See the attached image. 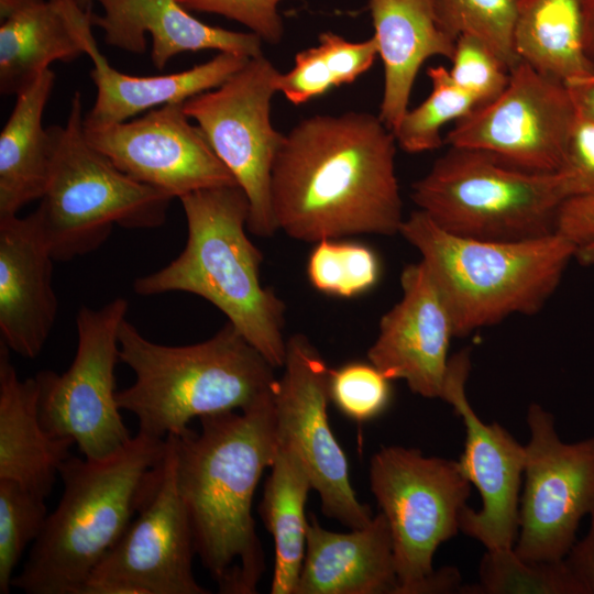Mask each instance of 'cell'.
<instances>
[{
    "mask_svg": "<svg viewBox=\"0 0 594 594\" xmlns=\"http://www.w3.org/2000/svg\"><path fill=\"white\" fill-rule=\"evenodd\" d=\"M79 7L85 10L91 9V4L95 0H74Z\"/></svg>",
    "mask_w": 594,
    "mask_h": 594,
    "instance_id": "ee69618b",
    "label": "cell"
},
{
    "mask_svg": "<svg viewBox=\"0 0 594 594\" xmlns=\"http://www.w3.org/2000/svg\"><path fill=\"white\" fill-rule=\"evenodd\" d=\"M183 105L161 106L114 124L84 127L85 136L122 173L173 198L238 185Z\"/></svg>",
    "mask_w": 594,
    "mask_h": 594,
    "instance_id": "2e32d148",
    "label": "cell"
},
{
    "mask_svg": "<svg viewBox=\"0 0 594 594\" xmlns=\"http://www.w3.org/2000/svg\"><path fill=\"white\" fill-rule=\"evenodd\" d=\"M55 73L44 70L16 101L0 134V217L14 216L45 191L54 143L43 113Z\"/></svg>",
    "mask_w": 594,
    "mask_h": 594,
    "instance_id": "484cf974",
    "label": "cell"
},
{
    "mask_svg": "<svg viewBox=\"0 0 594 594\" xmlns=\"http://www.w3.org/2000/svg\"><path fill=\"white\" fill-rule=\"evenodd\" d=\"M559 173L569 198L594 197V122L579 111Z\"/></svg>",
    "mask_w": 594,
    "mask_h": 594,
    "instance_id": "74e56055",
    "label": "cell"
},
{
    "mask_svg": "<svg viewBox=\"0 0 594 594\" xmlns=\"http://www.w3.org/2000/svg\"><path fill=\"white\" fill-rule=\"evenodd\" d=\"M591 525L582 540L575 541L564 558L568 566L582 585L584 594H594V510Z\"/></svg>",
    "mask_w": 594,
    "mask_h": 594,
    "instance_id": "f35d334b",
    "label": "cell"
},
{
    "mask_svg": "<svg viewBox=\"0 0 594 594\" xmlns=\"http://www.w3.org/2000/svg\"><path fill=\"white\" fill-rule=\"evenodd\" d=\"M396 144L393 132L372 113L300 120L284 134L272 169L278 230L311 243L399 233L405 218Z\"/></svg>",
    "mask_w": 594,
    "mask_h": 594,
    "instance_id": "6da1fadb",
    "label": "cell"
},
{
    "mask_svg": "<svg viewBox=\"0 0 594 594\" xmlns=\"http://www.w3.org/2000/svg\"><path fill=\"white\" fill-rule=\"evenodd\" d=\"M480 582L462 586L471 594H584L564 559L527 561L514 548L486 550L480 570Z\"/></svg>",
    "mask_w": 594,
    "mask_h": 594,
    "instance_id": "f546056e",
    "label": "cell"
},
{
    "mask_svg": "<svg viewBox=\"0 0 594 594\" xmlns=\"http://www.w3.org/2000/svg\"><path fill=\"white\" fill-rule=\"evenodd\" d=\"M270 469L258 514L274 539L271 594H294L306 552L305 506L312 482L305 462L288 446H278Z\"/></svg>",
    "mask_w": 594,
    "mask_h": 594,
    "instance_id": "83f0119b",
    "label": "cell"
},
{
    "mask_svg": "<svg viewBox=\"0 0 594 594\" xmlns=\"http://www.w3.org/2000/svg\"><path fill=\"white\" fill-rule=\"evenodd\" d=\"M367 6L384 68L378 117L394 132L422 64L433 56L451 61L455 42L440 30L433 0H367Z\"/></svg>",
    "mask_w": 594,
    "mask_h": 594,
    "instance_id": "603a6c76",
    "label": "cell"
},
{
    "mask_svg": "<svg viewBox=\"0 0 594 594\" xmlns=\"http://www.w3.org/2000/svg\"><path fill=\"white\" fill-rule=\"evenodd\" d=\"M586 0H520L514 48L520 62L569 82L594 75L585 54Z\"/></svg>",
    "mask_w": 594,
    "mask_h": 594,
    "instance_id": "4316f807",
    "label": "cell"
},
{
    "mask_svg": "<svg viewBox=\"0 0 594 594\" xmlns=\"http://www.w3.org/2000/svg\"><path fill=\"white\" fill-rule=\"evenodd\" d=\"M370 485L391 529L397 594L460 593L459 572L432 565L438 547L460 531L471 494L459 461L383 447L371 459Z\"/></svg>",
    "mask_w": 594,
    "mask_h": 594,
    "instance_id": "9c48e42d",
    "label": "cell"
},
{
    "mask_svg": "<svg viewBox=\"0 0 594 594\" xmlns=\"http://www.w3.org/2000/svg\"><path fill=\"white\" fill-rule=\"evenodd\" d=\"M525 484L514 550L527 561H557L576 541L584 516L594 510V437L563 442L551 413L527 411Z\"/></svg>",
    "mask_w": 594,
    "mask_h": 594,
    "instance_id": "4fadbf2b",
    "label": "cell"
},
{
    "mask_svg": "<svg viewBox=\"0 0 594 594\" xmlns=\"http://www.w3.org/2000/svg\"><path fill=\"white\" fill-rule=\"evenodd\" d=\"M94 63L90 78L97 88L84 127L99 128L132 119L141 112L169 105L213 89L241 69L250 57L219 52L194 67L166 75L133 76L113 68L98 46L88 53Z\"/></svg>",
    "mask_w": 594,
    "mask_h": 594,
    "instance_id": "d4e9b609",
    "label": "cell"
},
{
    "mask_svg": "<svg viewBox=\"0 0 594 594\" xmlns=\"http://www.w3.org/2000/svg\"><path fill=\"white\" fill-rule=\"evenodd\" d=\"M273 400L201 417L199 432L166 437L196 556L222 594L256 593L265 572L252 503L278 451Z\"/></svg>",
    "mask_w": 594,
    "mask_h": 594,
    "instance_id": "7a4b0ae2",
    "label": "cell"
},
{
    "mask_svg": "<svg viewBox=\"0 0 594 594\" xmlns=\"http://www.w3.org/2000/svg\"><path fill=\"white\" fill-rule=\"evenodd\" d=\"M393 540L380 512L349 532L323 528L309 513L306 552L294 594H397Z\"/></svg>",
    "mask_w": 594,
    "mask_h": 594,
    "instance_id": "44dd1931",
    "label": "cell"
},
{
    "mask_svg": "<svg viewBox=\"0 0 594 594\" xmlns=\"http://www.w3.org/2000/svg\"><path fill=\"white\" fill-rule=\"evenodd\" d=\"M43 0H0V21H4L15 13Z\"/></svg>",
    "mask_w": 594,
    "mask_h": 594,
    "instance_id": "b9f144b4",
    "label": "cell"
},
{
    "mask_svg": "<svg viewBox=\"0 0 594 594\" xmlns=\"http://www.w3.org/2000/svg\"><path fill=\"white\" fill-rule=\"evenodd\" d=\"M427 75L432 86L430 95L416 108L408 109L393 132L397 144L407 153L439 148L443 143V125L479 107L476 99L453 81L446 67H429Z\"/></svg>",
    "mask_w": 594,
    "mask_h": 594,
    "instance_id": "1f68e13d",
    "label": "cell"
},
{
    "mask_svg": "<svg viewBox=\"0 0 594 594\" xmlns=\"http://www.w3.org/2000/svg\"><path fill=\"white\" fill-rule=\"evenodd\" d=\"M179 200L187 222L186 244L167 265L134 279V293L183 292L206 299L275 369L283 367L286 305L262 284L263 255L246 234L245 193L239 185L220 186Z\"/></svg>",
    "mask_w": 594,
    "mask_h": 594,
    "instance_id": "277c9868",
    "label": "cell"
},
{
    "mask_svg": "<svg viewBox=\"0 0 594 594\" xmlns=\"http://www.w3.org/2000/svg\"><path fill=\"white\" fill-rule=\"evenodd\" d=\"M585 54L594 72V0L585 1Z\"/></svg>",
    "mask_w": 594,
    "mask_h": 594,
    "instance_id": "60d3db41",
    "label": "cell"
},
{
    "mask_svg": "<svg viewBox=\"0 0 594 594\" xmlns=\"http://www.w3.org/2000/svg\"><path fill=\"white\" fill-rule=\"evenodd\" d=\"M470 370L469 350L450 356L441 396L463 421L465 441L459 464L482 499L481 509L464 508L460 531L479 540L486 550L512 549L519 528L526 447L499 424L480 419L466 397Z\"/></svg>",
    "mask_w": 594,
    "mask_h": 594,
    "instance_id": "e0dca14e",
    "label": "cell"
},
{
    "mask_svg": "<svg viewBox=\"0 0 594 594\" xmlns=\"http://www.w3.org/2000/svg\"><path fill=\"white\" fill-rule=\"evenodd\" d=\"M319 44L298 52L294 66L279 73L277 92L299 106L333 87L354 82L378 56L375 36L351 42L331 31L319 34Z\"/></svg>",
    "mask_w": 594,
    "mask_h": 594,
    "instance_id": "f1b7e54d",
    "label": "cell"
},
{
    "mask_svg": "<svg viewBox=\"0 0 594 594\" xmlns=\"http://www.w3.org/2000/svg\"><path fill=\"white\" fill-rule=\"evenodd\" d=\"M47 516L45 497L0 480V594L12 590L15 568L28 546L40 537Z\"/></svg>",
    "mask_w": 594,
    "mask_h": 594,
    "instance_id": "836d02e7",
    "label": "cell"
},
{
    "mask_svg": "<svg viewBox=\"0 0 594 594\" xmlns=\"http://www.w3.org/2000/svg\"><path fill=\"white\" fill-rule=\"evenodd\" d=\"M520 0H433L440 30L453 42L473 35L502 59L509 72L520 62L514 48V30Z\"/></svg>",
    "mask_w": 594,
    "mask_h": 594,
    "instance_id": "4dcf8cb0",
    "label": "cell"
},
{
    "mask_svg": "<svg viewBox=\"0 0 594 594\" xmlns=\"http://www.w3.org/2000/svg\"><path fill=\"white\" fill-rule=\"evenodd\" d=\"M578 111L594 122V75L565 84Z\"/></svg>",
    "mask_w": 594,
    "mask_h": 594,
    "instance_id": "ab89813d",
    "label": "cell"
},
{
    "mask_svg": "<svg viewBox=\"0 0 594 594\" xmlns=\"http://www.w3.org/2000/svg\"><path fill=\"white\" fill-rule=\"evenodd\" d=\"M402 298L380 321L370 363L388 380H404L425 398H441L454 326L449 307L420 260L400 274Z\"/></svg>",
    "mask_w": 594,
    "mask_h": 594,
    "instance_id": "ac0fdd59",
    "label": "cell"
},
{
    "mask_svg": "<svg viewBox=\"0 0 594 594\" xmlns=\"http://www.w3.org/2000/svg\"><path fill=\"white\" fill-rule=\"evenodd\" d=\"M92 11L74 0H43L0 25V92L18 96L53 62H73L97 46Z\"/></svg>",
    "mask_w": 594,
    "mask_h": 594,
    "instance_id": "7402d4cb",
    "label": "cell"
},
{
    "mask_svg": "<svg viewBox=\"0 0 594 594\" xmlns=\"http://www.w3.org/2000/svg\"><path fill=\"white\" fill-rule=\"evenodd\" d=\"M74 444L44 429L36 378H19L10 349L0 341V480L46 498Z\"/></svg>",
    "mask_w": 594,
    "mask_h": 594,
    "instance_id": "cb8c5ba5",
    "label": "cell"
},
{
    "mask_svg": "<svg viewBox=\"0 0 594 594\" xmlns=\"http://www.w3.org/2000/svg\"><path fill=\"white\" fill-rule=\"evenodd\" d=\"M166 438L138 432L100 459L69 457L59 469L63 494L12 580L26 594H81L155 483Z\"/></svg>",
    "mask_w": 594,
    "mask_h": 594,
    "instance_id": "3957f363",
    "label": "cell"
},
{
    "mask_svg": "<svg viewBox=\"0 0 594 594\" xmlns=\"http://www.w3.org/2000/svg\"><path fill=\"white\" fill-rule=\"evenodd\" d=\"M282 0H177L188 11L218 14L244 25L263 42L278 44L284 23L278 11Z\"/></svg>",
    "mask_w": 594,
    "mask_h": 594,
    "instance_id": "8d00e7d4",
    "label": "cell"
},
{
    "mask_svg": "<svg viewBox=\"0 0 594 594\" xmlns=\"http://www.w3.org/2000/svg\"><path fill=\"white\" fill-rule=\"evenodd\" d=\"M575 257L584 265L594 264V237L588 243L576 251Z\"/></svg>",
    "mask_w": 594,
    "mask_h": 594,
    "instance_id": "7bdbcfd3",
    "label": "cell"
},
{
    "mask_svg": "<svg viewBox=\"0 0 594 594\" xmlns=\"http://www.w3.org/2000/svg\"><path fill=\"white\" fill-rule=\"evenodd\" d=\"M51 249L34 213L0 217V341L34 359L55 324Z\"/></svg>",
    "mask_w": 594,
    "mask_h": 594,
    "instance_id": "d6986e66",
    "label": "cell"
},
{
    "mask_svg": "<svg viewBox=\"0 0 594 594\" xmlns=\"http://www.w3.org/2000/svg\"><path fill=\"white\" fill-rule=\"evenodd\" d=\"M576 117L565 82L519 62L503 92L458 120L446 142L520 169L556 173L564 164Z\"/></svg>",
    "mask_w": 594,
    "mask_h": 594,
    "instance_id": "7c38bea8",
    "label": "cell"
},
{
    "mask_svg": "<svg viewBox=\"0 0 594 594\" xmlns=\"http://www.w3.org/2000/svg\"><path fill=\"white\" fill-rule=\"evenodd\" d=\"M569 198L561 173L510 166L477 150L450 146L411 186V199L454 235L521 241L557 230Z\"/></svg>",
    "mask_w": 594,
    "mask_h": 594,
    "instance_id": "ba28073f",
    "label": "cell"
},
{
    "mask_svg": "<svg viewBox=\"0 0 594 594\" xmlns=\"http://www.w3.org/2000/svg\"><path fill=\"white\" fill-rule=\"evenodd\" d=\"M119 359L134 374L117 391L120 409L138 419L140 432L161 439L186 431L195 418L267 404L278 381L275 367L228 321L205 341L165 345L125 318Z\"/></svg>",
    "mask_w": 594,
    "mask_h": 594,
    "instance_id": "5b68a950",
    "label": "cell"
},
{
    "mask_svg": "<svg viewBox=\"0 0 594 594\" xmlns=\"http://www.w3.org/2000/svg\"><path fill=\"white\" fill-rule=\"evenodd\" d=\"M283 369L273 400L278 446L300 455L327 517L350 529L366 526L374 516L356 497L346 457L328 420L331 369L302 333L287 339Z\"/></svg>",
    "mask_w": 594,
    "mask_h": 594,
    "instance_id": "5bb4252c",
    "label": "cell"
},
{
    "mask_svg": "<svg viewBox=\"0 0 594 594\" xmlns=\"http://www.w3.org/2000/svg\"><path fill=\"white\" fill-rule=\"evenodd\" d=\"M329 393L338 409L356 421L377 417L391 399L389 380L373 364L362 362L331 370Z\"/></svg>",
    "mask_w": 594,
    "mask_h": 594,
    "instance_id": "e575fe53",
    "label": "cell"
},
{
    "mask_svg": "<svg viewBox=\"0 0 594 594\" xmlns=\"http://www.w3.org/2000/svg\"><path fill=\"white\" fill-rule=\"evenodd\" d=\"M102 15L92 13V25L103 30L106 44L142 54L151 35V59L163 70L177 55L216 50L246 57L262 55L263 41L251 32L209 25L177 0H95Z\"/></svg>",
    "mask_w": 594,
    "mask_h": 594,
    "instance_id": "ffe728a7",
    "label": "cell"
},
{
    "mask_svg": "<svg viewBox=\"0 0 594 594\" xmlns=\"http://www.w3.org/2000/svg\"><path fill=\"white\" fill-rule=\"evenodd\" d=\"M81 95L76 91L64 125L48 127L54 151L48 182L33 211L55 261L98 250L116 226L156 229L167 217L169 194L117 168L87 141Z\"/></svg>",
    "mask_w": 594,
    "mask_h": 594,
    "instance_id": "52a82bcc",
    "label": "cell"
},
{
    "mask_svg": "<svg viewBox=\"0 0 594 594\" xmlns=\"http://www.w3.org/2000/svg\"><path fill=\"white\" fill-rule=\"evenodd\" d=\"M380 273L375 252L356 242L319 241L307 264L309 282L317 290L344 298L371 289L377 283Z\"/></svg>",
    "mask_w": 594,
    "mask_h": 594,
    "instance_id": "d6a6232c",
    "label": "cell"
},
{
    "mask_svg": "<svg viewBox=\"0 0 594 594\" xmlns=\"http://www.w3.org/2000/svg\"><path fill=\"white\" fill-rule=\"evenodd\" d=\"M279 73L263 54L251 57L220 86L183 105L245 193L250 205L248 231L261 238L278 231L271 180L284 134L272 124L271 105Z\"/></svg>",
    "mask_w": 594,
    "mask_h": 594,
    "instance_id": "8fae6325",
    "label": "cell"
},
{
    "mask_svg": "<svg viewBox=\"0 0 594 594\" xmlns=\"http://www.w3.org/2000/svg\"><path fill=\"white\" fill-rule=\"evenodd\" d=\"M136 514L91 572L81 594L210 593L194 575V537L167 438L155 483Z\"/></svg>",
    "mask_w": 594,
    "mask_h": 594,
    "instance_id": "9a60e30c",
    "label": "cell"
},
{
    "mask_svg": "<svg viewBox=\"0 0 594 594\" xmlns=\"http://www.w3.org/2000/svg\"><path fill=\"white\" fill-rule=\"evenodd\" d=\"M449 70L453 81L473 96L479 107L496 99L508 85L509 69L480 38L463 34L455 41Z\"/></svg>",
    "mask_w": 594,
    "mask_h": 594,
    "instance_id": "d590c367",
    "label": "cell"
},
{
    "mask_svg": "<svg viewBox=\"0 0 594 594\" xmlns=\"http://www.w3.org/2000/svg\"><path fill=\"white\" fill-rule=\"evenodd\" d=\"M129 302L117 297L76 316L77 349L62 374L36 373L40 419L54 437L70 439L90 459L112 454L132 438L117 403L114 369L119 359V330Z\"/></svg>",
    "mask_w": 594,
    "mask_h": 594,
    "instance_id": "30bf717a",
    "label": "cell"
},
{
    "mask_svg": "<svg viewBox=\"0 0 594 594\" xmlns=\"http://www.w3.org/2000/svg\"><path fill=\"white\" fill-rule=\"evenodd\" d=\"M399 234L421 255L452 316L455 337L512 315L538 312L558 287L576 245L562 233L521 240L463 238L413 211Z\"/></svg>",
    "mask_w": 594,
    "mask_h": 594,
    "instance_id": "8992f818",
    "label": "cell"
}]
</instances>
